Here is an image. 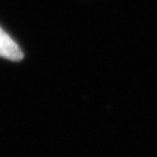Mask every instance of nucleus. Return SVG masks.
Listing matches in <instances>:
<instances>
[{"mask_svg":"<svg viewBox=\"0 0 157 157\" xmlns=\"http://www.w3.org/2000/svg\"><path fill=\"white\" fill-rule=\"evenodd\" d=\"M0 57L14 62L21 61L23 58V52L21 51L20 47L1 27H0Z\"/></svg>","mask_w":157,"mask_h":157,"instance_id":"nucleus-1","label":"nucleus"}]
</instances>
